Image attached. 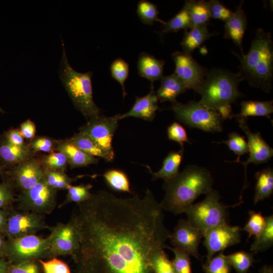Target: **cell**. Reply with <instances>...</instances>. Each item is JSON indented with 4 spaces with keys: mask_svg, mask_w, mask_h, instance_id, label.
<instances>
[{
    "mask_svg": "<svg viewBox=\"0 0 273 273\" xmlns=\"http://www.w3.org/2000/svg\"><path fill=\"white\" fill-rule=\"evenodd\" d=\"M77 207L75 273H154L152 259L171 232L150 189L126 198L100 190Z\"/></svg>",
    "mask_w": 273,
    "mask_h": 273,
    "instance_id": "obj_1",
    "label": "cell"
},
{
    "mask_svg": "<svg viewBox=\"0 0 273 273\" xmlns=\"http://www.w3.org/2000/svg\"><path fill=\"white\" fill-rule=\"evenodd\" d=\"M213 177L206 168L189 165L174 177L164 181L160 205L164 210L175 215L185 213L198 196L213 189Z\"/></svg>",
    "mask_w": 273,
    "mask_h": 273,
    "instance_id": "obj_2",
    "label": "cell"
},
{
    "mask_svg": "<svg viewBox=\"0 0 273 273\" xmlns=\"http://www.w3.org/2000/svg\"><path fill=\"white\" fill-rule=\"evenodd\" d=\"M240 64L238 72L242 80L252 87L269 93L273 80V41L271 34L258 28L249 52L239 55L233 53Z\"/></svg>",
    "mask_w": 273,
    "mask_h": 273,
    "instance_id": "obj_3",
    "label": "cell"
},
{
    "mask_svg": "<svg viewBox=\"0 0 273 273\" xmlns=\"http://www.w3.org/2000/svg\"><path fill=\"white\" fill-rule=\"evenodd\" d=\"M242 81L238 73L212 68L208 70L205 78L196 90L201 95L199 102L216 110L231 106L232 103L242 96L239 89Z\"/></svg>",
    "mask_w": 273,
    "mask_h": 273,
    "instance_id": "obj_4",
    "label": "cell"
},
{
    "mask_svg": "<svg viewBox=\"0 0 273 273\" xmlns=\"http://www.w3.org/2000/svg\"><path fill=\"white\" fill-rule=\"evenodd\" d=\"M63 54L60 62L59 77L75 107L87 120L101 113L93 96V72L81 73L70 65L62 41Z\"/></svg>",
    "mask_w": 273,
    "mask_h": 273,
    "instance_id": "obj_5",
    "label": "cell"
},
{
    "mask_svg": "<svg viewBox=\"0 0 273 273\" xmlns=\"http://www.w3.org/2000/svg\"><path fill=\"white\" fill-rule=\"evenodd\" d=\"M169 109L178 120L190 127L208 132H220L223 129V119L219 112L199 101L182 103L176 101Z\"/></svg>",
    "mask_w": 273,
    "mask_h": 273,
    "instance_id": "obj_6",
    "label": "cell"
},
{
    "mask_svg": "<svg viewBox=\"0 0 273 273\" xmlns=\"http://www.w3.org/2000/svg\"><path fill=\"white\" fill-rule=\"evenodd\" d=\"M220 196L212 189L206 194L204 199L192 204L185 213L187 220L203 235L209 230L228 222L227 208L231 206L223 205L220 201Z\"/></svg>",
    "mask_w": 273,
    "mask_h": 273,
    "instance_id": "obj_7",
    "label": "cell"
},
{
    "mask_svg": "<svg viewBox=\"0 0 273 273\" xmlns=\"http://www.w3.org/2000/svg\"><path fill=\"white\" fill-rule=\"evenodd\" d=\"M52 239L51 233L46 238L32 234L6 238L5 258L11 263L50 258Z\"/></svg>",
    "mask_w": 273,
    "mask_h": 273,
    "instance_id": "obj_8",
    "label": "cell"
},
{
    "mask_svg": "<svg viewBox=\"0 0 273 273\" xmlns=\"http://www.w3.org/2000/svg\"><path fill=\"white\" fill-rule=\"evenodd\" d=\"M57 191L50 187L43 177L30 189L22 192L16 198L20 210L49 214L57 205Z\"/></svg>",
    "mask_w": 273,
    "mask_h": 273,
    "instance_id": "obj_9",
    "label": "cell"
},
{
    "mask_svg": "<svg viewBox=\"0 0 273 273\" xmlns=\"http://www.w3.org/2000/svg\"><path fill=\"white\" fill-rule=\"evenodd\" d=\"M119 114L107 116L101 113L87 121L79 131L88 135L113 159L114 152L112 140L118 126Z\"/></svg>",
    "mask_w": 273,
    "mask_h": 273,
    "instance_id": "obj_10",
    "label": "cell"
},
{
    "mask_svg": "<svg viewBox=\"0 0 273 273\" xmlns=\"http://www.w3.org/2000/svg\"><path fill=\"white\" fill-rule=\"evenodd\" d=\"M44 215L25 211L10 209L4 235L7 239L36 234L48 229Z\"/></svg>",
    "mask_w": 273,
    "mask_h": 273,
    "instance_id": "obj_11",
    "label": "cell"
},
{
    "mask_svg": "<svg viewBox=\"0 0 273 273\" xmlns=\"http://www.w3.org/2000/svg\"><path fill=\"white\" fill-rule=\"evenodd\" d=\"M48 229L52 234L50 257L67 255L72 257L79 244L78 232L72 220L70 219L66 223L58 222L55 225L49 226Z\"/></svg>",
    "mask_w": 273,
    "mask_h": 273,
    "instance_id": "obj_12",
    "label": "cell"
},
{
    "mask_svg": "<svg viewBox=\"0 0 273 273\" xmlns=\"http://www.w3.org/2000/svg\"><path fill=\"white\" fill-rule=\"evenodd\" d=\"M241 231L239 226H232L225 222L207 231L203 237V244L207 249L206 260L240 243Z\"/></svg>",
    "mask_w": 273,
    "mask_h": 273,
    "instance_id": "obj_13",
    "label": "cell"
},
{
    "mask_svg": "<svg viewBox=\"0 0 273 273\" xmlns=\"http://www.w3.org/2000/svg\"><path fill=\"white\" fill-rule=\"evenodd\" d=\"M172 58L175 64L174 74L183 82L187 89L196 92L209 70L199 64L191 55L183 51L174 52Z\"/></svg>",
    "mask_w": 273,
    "mask_h": 273,
    "instance_id": "obj_14",
    "label": "cell"
},
{
    "mask_svg": "<svg viewBox=\"0 0 273 273\" xmlns=\"http://www.w3.org/2000/svg\"><path fill=\"white\" fill-rule=\"evenodd\" d=\"M240 128L245 132L247 138L249 157L247 161H237L242 164L245 169V181L242 192L247 187V167L249 163L259 164L268 162L273 156V149L263 139L260 132L250 131L247 119L236 118ZM241 192V193H242Z\"/></svg>",
    "mask_w": 273,
    "mask_h": 273,
    "instance_id": "obj_15",
    "label": "cell"
},
{
    "mask_svg": "<svg viewBox=\"0 0 273 273\" xmlns=\"http://www.w3.org/2000/svg\"><path fill=\"white\" fill-rule=\"evenodd\" d=\"M44 171L41 161L33 157L12 167L7 173L15 188L22 192L30 189L41 180Z\"/></svg>",
    "mask_w": 273,
    "mask_h": 273,
    "instance_id": "obj_16",
    "label": "cell"
},
{
    "mask_svg": "<svg viewBox=\"0 0 273 273\" xmlns=\"http://www.w3.org/2000/svg\"><path fill=\"white\" fill-rule=\"evenodd\" d=\"M203 234L186 219H180L169 237L173 248L184 251L197 259L200 258L198 247Z\"/></svg>",
    "mask_w": 273,
    "mask_h": 273,
    "instance_id": "obj_17",
    "label": "cell"
},
{
    "mask_svg": "<svg viewBox=\"0 0 273 273\" xmlns=\"http://www.w3.org/2000/svg\"><path fill=\"white\" fill-rule=\"evenodd\" d=\"M158 99L155 91L153 84H151L149 94L142 97H135V101L131 108L127 112L119 114V120L124 118L133 117L144 120L152 121L156 111L159 109Z\"/></svg>",
    "mask_w": 273,
    "mask_h": 273,
    "instance_id": "obj_18",
    "label": "cell"
},
{
    "mask_svg": "<svg viewBox=\"0 0 273 273\" xmlns=\"http://www.w3.org/2000/svg\"><path fill=\"white\" fill-rule=\"evenodd\" d=\"M243 2L240 3L232 16L225 22L224 33V37L232 40L241 54H244L242 41L247 25V16L242 8Z\"/></svg>",
    "mask_w": 273,
    "mask_h": 273,
    "instance_id": "obj_19",
    "label": "cell"
},
{
    "mask_svg": "<svg viewBox=\"0 0 273 273\" xmlns=\"http://www.w3.org/2000/svg\"><path fill=\"white\" fill-rule=\"evenodd\" d=\"M34 152L29 146H15L8 142L2 136L0 139V162L5 166L13 167L34 157Z\"/></svg>",
    "mask_w": 273,
    "mask_h": 273,
    "instance_id": "obj_20",
    "label": "cell"
},
{
    "mask_svg": "<svg viewBox=\"0 0 273 273\" xmlns=\"http://www.w3.org/2000/svg\"><path fill=\"white\" fill-rule=\"evenodd\" d=\"M56 150L65 154L71 169L97 164L99 160L83 152L70 139L59 141Z\"/></svg>",
    "mask_w": 273,
    "mask_h": 273,
    "instance_id": "obj_21",
    "label": "cell"
},
{
    "mask_svg": "<svg viewBox=\"0 0 273 273\" xmlns=\"http://www.w3.org/2000/svg\"><path fill=\"white\" fill-rule=\"evenodd\" d=\"M165 62L146 52L141 53L137 61L139 75L149 80L151 84L163 77Z\"/></svg>",
    "mask_w": 273,
    "mask_h": 273,
    "instance_id": "obj_22",
    "label": "cell"
},
{
    "mask_svg": "<svg viewBox=\"0 0 273 273\" xmlns=\"http://www.w3.org/2000/svg\"><path fill=\"white\" fill-rule=\"evenodd\" d=\"M160 81V87L156 92L160 102L168 101L173 103L176 101V98L187 90L183 82L174 73L164 76Z\"/></svg>",
    "mask_w": 273,
    "mask_h": 273,
    "instance_id": "obj_23",
    "label": "cell"
},
{
    "mask_svg": "<svg viewBox=\"0 0 273 273\" xmlns=\"http://www.w3.org/2000/svg\"><path fill=\"white\" fill-rule=\"evenodd\" d=\"M184 152V148H181L178 151L169 152L164 159L162 167L157 172L152 171L151 168L147 166L152 175V180L161 178L166 181L176 176L179 172V168L183 158Z\"/></svg>",
    "mask_w": 273,
    "mask_h": 273,
    "instance_id": "obj_24",
    "label": "cell"
},
{
    "mask_svg": "<svg viewBox=\"0 0 273 273\" xmlns=\"http://www.w3.org/2000/svg\"><path fill=\"white\" fill-rule=\"evenodd\" d=\"M215 34L214 32H209L207 26L191 27L185 30L180 42L183 51L191 55L196 49Z\"/></svg>",
    "mask_w": 273,
    "mask_h": 273,
    "instance_id": "obj_25",
    "label": "cell"
},
{
    "mask_svg": "<svg viewBox=\"0 0 273 273\" xmlns=\"http://www.w3.org/2000/svg\"><path fill=\"white\" fill-rule=\"evenodd\" d=\"M273 112V101H244L241 103L240 112L233 114V118L247 119L249 116H264L270 118Z\"/></svg>",
    "mask_w": 273,
    "mask_h": 273,
    "instance_id": "obj_26",
    "label": "cell"
},
{
    "mask_svg": "<svg viewBox=\"0 0 273 273\" xmlns=\"http://www.w3.org/2000/svg\"><path fill=\"white\" fill-rule=\"evenodd\" d=\"M256 179L255 187L254 203L269 197L273 193V169L267 167L257 171L255 174Z\"/></svg>",
    "mask_w": 273,
    "mask_h": 273,
    "instance_id": "obj_27",
    "label": "cell"
},
{
    "mask_svg": "<svg viewBox=\"0 0 273 273\" xmlns=\"http://www.w3.org/2000/svg\"><path fill=\"white\" fill-rule=\"evenodd\" d=\"M71 141L81 150L87 154L96 158H101L110 162L113 159L86 133L79 131L70 139Z\"/></svg>",
    "mask_w": 273,
    "mask_h": 273,
    "instance_id": "obj_28",
    "label": "cell"
},
{
    "mask_svg": "<svg viewBox=\"0 0 273 273\" xmlns=\"http://www.w3.org/2000/svg\"><path fill=\"white\" fill-rule=\"evenodd\" d=\"M189 14L191 27L208 26L211 18L208 2L189 1Z\"/></svg>",
    "mask_w": 273,
    "mask_h": 273,
    "instance_id": "obj_29",
    "label": "cell"
},
{
    "mask_svg": "<svg viewBox=\"0 0 273 273\" xmlns=\"http://www.w3.org/2000/svg\"><path fill=\"white\" fill-rule=\"evenodd\" d=\"M189 1H186L182 9L174 17L162 24L161 34L176 32L181 29L185 30L191 28L189 14Z\"/></svg>",
    "mask_w": 273,
    "mask_h": 273,
    "instance_id": "obj_30",
    "label": "cell"
},
{
    "mask_svg": "<svg viewBox=\"0 0 273 273\" xmlns=\"http://www.w3.org/2000/svg\"><path fill=\"white\" fill-rule=\"evenodd\" d=\"M265 226L259 237L252 244L250 250L254 253L263 252L273 245V215L265 217Z\"/></svg>",
    "mask_w": 273,
    "mask_h": 273,
    "instance_id": "obj_31",
    "label": "cell"
},
{
    "mask_svg": "<svg viewBox=\"0 0 273 273\" xmlns=\"http://www.w3.org/2000/svg\"><path fill=\"white\" fill-rule=\"evenodd\" d=\"M103 176L108 186L113 190L132 193L128 177L123 171L112 169L106 171Z\"/></svg>",
    "mask_w": 273,
    "mask_h": 273,
    "instance_id": "obj_32",
    "label": "cell"
},
{
    "mask_svg": "<svg viewBox=\"0 0 273 273\" xmlns=\"http://www.w3.org/2000/svg\"><path fill=\"white\" fill-rule=\"evenodd\" d=\"M225 256L231 266L237 273H247L256 261L253 253L244 251L234 252Z\"/></svg>",
    "mask_w": 273,
    "mask_h": 273,
    "instance_id": "obj_33",
    "label": "cell"
},
{
    "mask_svg": "<svg viewBox=\"0 0 273 273\" xmlns=\"http://www.w3.org/2000/svg\"><path fill=\"white\" fill-rule=\"evenodd\" d=\"M93 185L90 184L71 185L67 189V194L64 201L59 205L61 208L65 205L76 203L77 205L89 199L92 195L90 190Z\"/></svg>",
    "mask_w": 273,
    "mask_h": 273,
    "instance_id": "obj_34",
    "label": "cell"
},
{
    "mask_svg": "<svg viewBox=\"0 0 273 273\" xmlns=\"http://www.w3.org/2000/svg\"><path fill=\"white\" fill-rule=\"evenodd\" d=\"M136 13L141 21L145 24L152 25L155 21L162 24L165 22L158 17L157 6L150 1H139L137 5Z\"/></svg>",
    "mask_w": 273,
    "mask_h": 273,
    "instance_id": "obj_35",
    "label": "cell"
},
{
    "mask_svg": "<svg viewBox=\"0 0 273 273\" xmlns=\"http://www.w3.org/2000/svg\"><path fill=\"white\" fill-rule=\"evenodd\" d=\"M44 177L47 184L57 191L67 190L73 181L64 171L45 169Z\"/></svg>",
    "mask_w": 273,
    "mask_h": 273,
    "instance_id": "obj_36",
    "label": "cell"
},
{
    "mask_svg": "<svg viewBox=\"0 0 273 273\" xmlns=\"http://www.w3.org/2000/svg\"><path fill=\"white\" fill-rule=\"evenodd\" d=\"M232 266L223 252L213 256L203 264L205 273H231Z\"/></svg>",
    "mask_w": 273,
    "mask_h": 273,
    "instance_id": "obj_37",
    "label": "cell"
},
{
    "mask_svg": "<svg viewBox=\"0 0 273 273\" xmlns=\"http://www.w3.org/2000/svg\"><path fill=\"white\" fill-rule=\"evenodd\" d=\"M214 143L221 144L223 143L227 145L230 150L237 155V158L233 161H227L229 162H236L240 160V157L249 151L247 142L244 137L236 132H231L229 134L228 140Z\"/></svg>",
    "mask_w": 273,
    "mask_h": 273,
    "instance_id": "obj_38",
    "label": "cell"
},
{
    "mask_svg": "<svg viewBox=\"0 0 273 273\" xmlns=\"http://www.w3.org/2000/svg\"><path fill=\"white\" fill-rule=\"evenodd\" d=\"M248 214V220L242 230L248 233V239L252 236H254L255 239L259 237L265 228V217L260 212L253 210H250Z\"/></svg>",
    "mask_w": 273,
    "mask_h": 273,
    "instance_id": "obj_39",
    "label": "cell"
},
{
    "mask_svg": "<svg viewBox=\"0 0 273 273\" xmlns=\"http://www.w3.org/2000/svg\"><path fill=\"white\" fill-rule=\"evenodd\" d=\"M111 77L121 86L123 98L126 95L125 89V82L129 74V65L122 58L115 59L110 65Z\"/></svg>",
    "mask_w": 273,
    "mask_h": 273,
    "instance_id": "obj_40",
    "label": "cell"
},
{
    "mask_svg": "<svg viewBox=\"0 0 273 273\" xmlns=\"http://www.w3.org/2000/svg\"><path fill=\"white\" fill-rule=\"evenodd\" d=\"M40 161L46 169L64 171L68 165L65 154L59 151L46 155Z\"/></svg>",
    "mask_w": 273,
    "mask_h": 273,
    "instance_id": "obj_41",
    "label": "cell"
},
{
    "mask_svg": "<svg viewBox=\"0 0 273 273\" xmlns=\"http://www.w3.org/2000/svg\"><path fill=\"white\" fill-rule=\"evenodd\" d=\"M166 247L174 253V257L172 263L176 272L192 273L190 255L184 251L170 247Z\"/></svg>",
    "mask_w": 273,
    "mask_h": 273,
    "instance_id": "obj_42",
    "label": "cell"
},
{
    "mask_svg": "<svg viewBox=\"0 0 273 273\" xmlns=\"http://www.w3.org/2000/svg\"><path fill=\"white\" fill-rule=\"evenodd\" d=\"M152 262L154 273H176L164 249L155 253Z\"/></svg>",
    "mask_w": 273,
    "mask_h": 273,
    "instance_id": "obj_43",
    "label": "cell"
},
{
    "mask_svg": "<svg viewBox=\"0 0 273 273\" xmlns=\"http://www.w3.org/2000/svg\"><path fill=\"white\" fill-rule=\"evenodd\" d=\"M42 273H71L68 264L57 257L38 260Z\"/></svg>",
    "mask_w": 273,
    "mask_h": 273,
    "instance_id": "obj_44",
    "label": "cell"
},
{
    "mask_svg": "<svg viewBox=\"0 0 273 273\" xmlns=\"http://www.w3.org/2000/svg\"><path fill=\"white\" fill-rule=\"evenodd\" d=\"M15 186L9 179L0 182V209H9L16 201Z\"/></svg>",
    "mask_w": 273,
    "mask_h": 273,
    "instance_id": "obj_45",
    "label": "cell"
},
{
    "mask_svg": "<svg viewBox=\"0 0 273 273\" xmlns=\"http://www.w3.org/2000/svg\"><path fill=\"white\" fill-rule=\"evenodd\" d=\"M58 141L47 136H38L34 138L29 147L34 152H41L51 153L56 150Z\"/></svg>",
    "mask_w": 273,
    "mask_h": 273,
    "instance_id": "obj_46",
    "label": "cell"
},
{
    "mask_svg": "<svg viewBox=\"0 0 273 273\" xmlns=\"http://www.w3.org/2000/svg\"><path fill=\"white\" fill-rule=\"evenodd\" d=\"M207 2L211 18L225 22L232 16L234 12L224 6L220 1L211 0Z\"/></svg>",
    "mask_w": 273,
    "mask_h": 273,
    "instance_id": "obj_47",
    "label": "cell"
},
{
    "mask_svg": "<svg viewBox=\"0 0 273 273\" xmlns=\"http://www.w3.org/2000/svg\"><path fill=\"white\" fill-rule=\"evenodd\" d=\"M8 273H42L38 261H28L18 263H10Z\"/></svg>",
    "mask_w": 273,
    "mask_h": 273,
    "instance_id": "obj_48",
    "label": "cell"
},
{
    "mask_svg": "<svg viewBox=\"0 0 273 273\" xmlns=\"http://www.w3.org/2000/svg\"><path fill=\"white\" fill-rule=\"evenodd\" d=\"M168 138L171 141L178 143L181 148H184L185 143H189L187 131L185 128L179 123L173 122L167 128Z\"/></svg>",
    "mask_w": 273,
    "mask_h": 273,
    "instance_id": "obj_49",
    "label": "cell"
},
{
    "mask_svg": "<svg viewBox=\"0 0 273 273\" xmlns=\"http://www.w3.org/2000/svg\"><path fill=\"white\" fill-rule=\"evenodd\" d=\"M3 136L8 142L13 145L21 146L25 145L24 138L19 129H10Z\"/></svg>",
    "mask_w": 273,
    "mask_h": 273,
    "instance_id": "obj_50",
    "label": "cell"
},
{
    "mask_svg": "<svg viewBox=\"0 0 273 273\" xmlns=\"http://www.w3.org/2000/svg\"><path fill=\"white\" fill-rule=\"evenodd\" d=\"M19 130L24 139L31 140L35 136L36 132L35 125L30 119H28L22 123Z\"/></svg>",
    "mask_w": 273,
    "mask_h": 273,
    "instance_id": "obj_51",
    "label": "cell"
},
{
    "mask_svg": "<svg viewBox=\"0 0 273 273\" xmlns=\"http://www.w3.org/2000/svg\"><path fill=\"white\" fill-rule=\"evenodd\" d=\"M10 208L0 209V234L4 235Z\"/></svg>",
    "mask_w": 273,
    "mask_h": 273,
    "instance_id": "obj_52",
    "label": "cell"
},
{
    "mask_svg": "<svg viewBox=\"0 0 273 273\" xmlns=\"http://www.w3.org/2000/svg\"><path fill=\"white\" fill-rule=\"evenodd\" d=\"M6 244V238L5 236L3 234H0V258H5Z\"/></svg>",
    "mask_w": 273,
    "mask_h": 273,
    "instance_id": "obj_53",
    "label": "cell"
},
{
    "mask_svg": "<svg viewBox=\"0 0 273 273\" xmlns=\"http://www.w3.org/2000/svg\"><path fill=\"white\" fill-rule=\"evenodd\" d=\"M10 262L5 258H0V273H8Z\"/></svg>",
    "mask_w": 273,
    "mask_h": 273,
    "instance_id": "obj_54",
    "label": "cell"
},
{
    "mask_svg": "<svg viewBox=\"0 0 273 273\" xmlns=\"http://www.w3.org/2000/svg\"><path fill=\"white\" fill-rule=\"evenodd\" d=\"M259 273H273V267L271 265H265L260 269Z\"/></svg>",
    "mask_w": 273,
    "mask_h": 273,
    "instance_id": "obj_55",
    "label": "cell"
},
{
    "mask_svg": "<svg viewBox=\"0 0 273 273\" xmlns=\"http://www.w3.org/2000/svg\"><path fill=\"white\" fill-rule=\"evenodd\" d=\"M6 173L5 167L0 162V175H3Z\"/></svg>",
    "mask_w": 273,
    "mask_h": 273,
    "instance_id": "obj_56",
    "label": "cell"
}]
</instances>
